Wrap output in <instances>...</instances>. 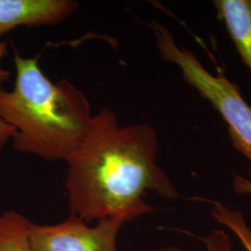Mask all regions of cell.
<instances>
[{
  "mask_svg": "<svg viewBox=\"0 0 251 251\" xmlns=\"http://www.w3.org/2000/svg\"><path fill=\"white\" fill-rule=\"evenodd\" d=\"M157 149L152 126L121 127L110 108L93 116L80 145L66 160L71 215L87 224L102 219L127 223L154 210L144 200L147 192L170 200L179 198L156 163Z\"/></svg>",
  "mask_w": 251,
  "mask_h": 251,
  "instance_id": "obj_1",
  "label": "cell"
},
{
  "mask_svg": "<svg viewBox=\"0 0 251 251\" xmlns=\"http://www.w3.org/2000/svg\"><path fill=\"white\" fill-rule=\"evenodd\" d=\"M16 79L0 90V119L12 126L13 148L47 161H66L78 148L92 119L89 100L71 82L50 80L37 58L15 51Z\"/></svg>",
  "mask_w": 251,
  "mask_h": 251,
  "instance_id": "obj_2",
  "label": "cell"
},
{
  "mask_svg": "<svg viewBox=\"0 0 251 251\" xmlns=\"http://www.w3.org/2000/svg\"><path fill=\"white\" fill-rule=\"evenodd\" d=\"M162 60L179 66L183 79L216 109L226 124L233 147L250 162L251 181V107L236 84L228 80L223 73L212 75L197 56L186 48H180L171 30L157 21L149 24Z\"/></svg>",
  "mask_w": 251,
  "mask_h": 251,
  "instance_id": "obj_3",
  "label": "cell"
},
{
  "mask_svg": "<svg viewBox=\"0 0 251 251\" xmlns=\"http://www.w3.org/2000/svg\"><path fill=\"white\" fill-rule=\"evenodd\" d=\"M125 222L102 219L90 227L75 216L54 225L32 224L29 239L32 251H118L117 239Z\"/></svg>",
  "mask_w": 251,
  "mask_h": 251,
  "instance_id": "obj_4",
  "label": "cell"
},
{
  "mask_svg": "<svg viewBox=\"0 0 251 251\" xmlns=\"http://www.w3.org/2000/svg\"><path fill=\"white\" fill-rule=\"evenodd\" d=\"M77 7L71 0H0V36L19 26L58 25Z\"/></svg>",
  "mask_w": 251,
  "mask_h": 251,
  "instance_id": "obj_5",
  "label": "cell"
},
{
  "mask_svg": "<svg viewBox=\"0 0 251 251\" xmlns=\"http://www.w3.org/2000/svg\"><path fill=\"white\" fill-rule=\"evenodd\" d=\"M217 17L225 25L243 62L251 71V0H215Z\"/></svg>",
  "mask_w": 251,
  "mask_h": 251,
  "instance_id": "obj_6",
  "label": "cell"
},
{
  "mask_svg": "<svg viewBox=\"0 0 251 251\" xmlns=\"http://www.w3.org/2000/svg\"><path fill=\"white\" fill-rule=\"evenodd\" d=\"M31 223L14 210L0 215V251H32L29 239Z\"/></svg>",
  "mask_w": 251,
  "mask_h": 251,
  "instance_id": "obj_7",
  "label": "cell"
},
{
  "mask_svg": "<svg viewBox=\"0 0 251 251\" xmlns=\"http://www.w3.org/2000/svg\"><path fill=\"white\" fill-rule=\"evenodd\" d=\"M207 202L212 205L211 215L216 221L231 230L238 237L246 251H251V229L242 213L217 201L207 200Z\"/></svg>",
  "mask_w": 251,
  "mask_h": 251,
  "instance_id": "obj_8",
  "label": "cell"
},
{
  "mask_svg": "<svg viewBox=\"0 0 251 251\" xmlns=\"http://www.w3.org/2000/svg\"><path fill=\"white\" fill-rule=\"evenodd\" d=\"M206 247V251H233L232 238L224 229H215L206 236L198 237ZM154 251H181L175 247H167Z\"/></svg>",
  "mask_w": 251,
  "mask_h": 251,
  "instance_id": "obj_9",
  "label": "cell"
},
{
  "mask_svg": "<svg viewBox=\"0 0 251 251\" xmlns=\"http://www.w3.org/2000/svg\"><path fill=\"white\" fill-rule=\"evenodd\" d=\"M233 190L239 195H251V181L239 175H234L233 180Z\"/></svg>",
  "mask_w": 251,
  "mask_h": 251,
  "instance_id": "obj_10",
  "label": "cell"
},
{
  "mask_svg": "<svg viewBox=\"0 0 251 251\" xmlns=\"http://www.w3.org/2000/svg\"><path fill=\"white\" fill-rule=\"evenodd\" d=\"M16 134V130L12 126L7 124L0 119V150L8 143L9 139H12Z\"/></svg>",
  "mask_w": 251,
  "mask_h": 251,
  "instance_id": "obj_11",
  "label": "cell"
},
{
  "mask_svg": "<svg viewBox=\"0 0 251 251\" xmlns=\"http://www.w3.org/2000/svg\"><path fill=\"white\" fill-rule=\"evenodd\" d=\"M8 55V48H7V43L6 42H0V63H1V60L6 57ZM9 71L3 69L1 67V64H0V90H2V84L6 80L9 79Z\"/></svg>",
  "mask_w": 251,
  "mask_h": 251,
  "instance_id": "obj_12",
  "label": "cell"
}]
</instances>
